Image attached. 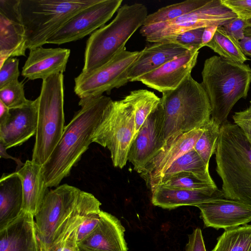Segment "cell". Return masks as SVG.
Instances as JSON below:
<instances>
[{
    "instance_id": "1",
    "label": "cell",
    "mask_w": 251,
    "mask_h": 251,
    "mask_svg": "<svg viewBox=\"0 0 251 251\" xmlns=\"http://www.w3.org/2000/svg\"><path fill=\"white\" fill-rule=\"evenodd\" d=\"M112 99L104 95L80 99V109L65 126L61 138L42 165L49 187L59 186L92 143L95 131Z\"/></svg>"
},
{
    "instance_id": "2",
    "label": "cell",
    "mask_w": 251,
    "mask_h": 251,
    "mask_svg": "<svg viewBox=\"0 0 251 251\" xmlns=\"http://www.w3.org/2000/svg\"><path fill=\"white\" fill-rule=\"evenodd\" d=\"M215 154L224 198L251 205V143L236 125L221 126Z\"/></svg>"
},
{
    "instance_id": "3",
    "label": "cell",
    "mask_w": 251,
    "mask_h": 251,
    "mask_svg": "<svg viewBox=\"0 0 251 251\" xmlns=\"http://www.w3.org/2000/svg\"><path fill=\"white\" fill-rule=\"evenodd\" d=\"M202 84L211 107V118L219 125L227 121L236 102L246 99L251 84V68L214 55L206 59L201 72Z\"/></svg>"
},
{
    "instance_id": "4",
    "label": "cell",
    "mask_w": 251,
    "mask_h": 251,
    "mask_svg": "<svg viewBox=\"0 0 251 251\" xmlns=\"http://www.w3.org/2000/svg\"><path fill=\"white\" fill-rule=\"evenodd\" d=\"M165 142L169 139L202 128L210 120L211 107L201 83L188 75L176 89L162 93Z\"/></svg>"
},
{
    "instance_id": "5",
    "label": "cell",
    "mask_w": 251,
    "mask_h": 251,
    "mask_svg": "<svg viewBox=\"0 0 251 251\" xmlns=\"http://www.w3.org/2000/svg\"><path fill=\"white\" fill-rule=\"evenodd\" d=\"M148 9L143 4H125L108 24L96 30L87 40L81 73L88 74L100 68L125 48L136 31L143 25Z\"/></svg>"
},
{
    "instance_id": "6",
    "label": "cell",
    "mask_w": 251,
    "mask_h": 251,
    "mask_svg": "<svg viewBox=\"0 0 251 251\" xmlns=\"http://www.w3.org/2000/svg\"><path fill=\"white\" fill-rule=\"evenodd\" d=\"M99 0H20L19 11L27 49L42 47L80 11Z\"/></svg>"
},
{
    "instance_id": "7",
    "label": "cell",
    "mask_w": 251,
    "mask_h": 251,
    "mask_svg": "<svg viewBox=\"0 0 251 251\" xmlns=\"http://www.w3.org/2000/svg\"><path fill=\"white\" fill-rule=\"evenodd\" d=\"M64 76L43 80L38 100V122L31 160L43 165L59 142L65 128Z\"/></svg>"
},
{
    "instance_id": "8",
    "label": "cell",
    "mask_w": 251,
    "mask_h": 251,
    "mask_svg": "<svg viewBox=\"0 0 251 251\" xmlns=\"http://www.w3.org/2000/svg\"><path fill=\"white\" fill-rule=\"evenodd\" d=\"M135 132L133 107L125 99L112 101L105 109L92 138L110 151L113 166L124 168Z\"/></svg>"
},
{
    "instance_id": "9",
    "label": "cell",
    "mask_w": 251,
    "mask_h": 251,
    "mask_svg": "<svg viewBox=\"0 0 251 251\" xmlns=\"http://www.w3.org/2000/svg\"><path fill=\"white\" fill-rule=\"evenodd\" d=\"M81 190L64 184L49 190L35 216L42 251H49L61 227L75 209Z\"/></svg>"
},
{
    "instance_id": "10",
    "label": "cell",
    "mask_w": 251,
    "mask_h": 251,
    "mask_svg": "<svg viewBox=\"0 0 251 251\" xmlns=\"http://www.w3.org/2000/svg\"><path fill=\"white\" fill-rule=\"evenodd\" d=\"M237 15L221 0H210L199 9L166 23L142 26L141 34L148 42H161L190 30L223 26Z\"/></svg>"
},
{
    "instance_id": "11",
    "label": "cell",
    "mask_w": 251,
    "mask_h": 251,
    "mask_svg": "<svg viewBox=\"0 0 251 251\" xmlns=\"http://www.w3.org/2000/svg\"><path fill=\"white\" fill-rule=\"evenodd\" d=\"M139 54V51L124 48L97 69L88 74L81 73L75 78V93L81 99L103 95L126 85L129 82L127 71Z\"/></svg>"
},
{
    "instance_id": "12",
    "label": "cell",
    "mask_w": 251,
    "mask_h": 251,
    "mask_svg": "<svg viewBox=\"0 0 251 251\" xmlns=\"http://www.w3.org/2000/svg\"><path fill=\"white\" fill-rule=\"evenodd\" d=\"M122 0L99 1L75 14L47 41L61 45L81 39L105 25L121 7Z\"/></svg>"
},
{
    "instance_id": "13",
    "label": "cell",
    "mask_w": 251,
    "mask_h": 251,
    "mask_svg": "<svg viewBox=\"0 0 251 251\" xmlns=\"http://www.w3.org/2000/svg\"><path fill=\"white\" fill-rule=\"evenodd\" d=\"M164 121L163 108L160 101L147 118L132 141L128 160L139 174L166 143Z\"/></svg>"
},
{
    "instance_id": "14",
    "label": "cell",
    "mask_w": 251,
    "mask_h": 251,
    "mask_svg": "<svg viewBox=\"0 0 251 251\" xmlns=\"http://www.w3.org/2000/svg\"><path fill=\"white\" fill-rule=\"evenodd\" d=\"M202 132V128L195 129L166 141L162 149L140 173L151 190L156 185L163 173L174 161L194 148Z\"/></svg>"
},
{
    "instance_id": "15",
    "label": "cell",
    "mask_w": 251,
    "mask_h": 251,
    "mask_svg": "<svg viewBox=\"0 0 251 251\" xmlns=\"http://www.w3.org/2000/svg\"><path fill=\"white\" fill-rule=\"evenodd\" d=\"M205 227L226 229L251 222V205L225 198L196 206Z\"/></svg>"
},
{
    "instance_id": "16",
    "label": "cell",
    "mask_w": 251,
    "mask_h": 251,
    "mask_svg": "<svg viewBox=\"0 0 251 251\" xmlns=\"http://www.w3.org/2000/svg\"><path fill=\"white\" fill-rule=\"evenodd\" d=\"M199 50L188 51L140 77L138 81L162 93L177 88L191 74Z\"/></svg>"
},
{
    "instance_id": "17",
    "label": "cell",
    "mask_w": 251,
    "mask_h": 251,
    "mask_svg": "<svg viewBox=\"0 0 251 251\" xmlns=\"http://www.w3.org/2000/svg\"><path fill=\"white\" fill-rule=\"evenodd\" d=\"M38 122V100L9 109L5 124L0 126V143L6 149L22 145L35 135Z\"/></svg>"
},
{
    "instance_id": "18",
    "label": "cell",
    "mask_w": 251,
    "mask_h": 251,
    "mask_svg": "<svg viewBox=\"0 0 251 251\" xmlns=\"http://www.w3.org/2000/svg\"><path fill=\"white\" fill-rule=\"evenodd\" d=\"M0 251H42L33 215L22 210L0 228Z\"/></svg>"
},
{
    "instance_id": "19",
    "label": "cell",
    "mask_w": 251,
    "mask_h": 251,
    "mask_svg": "<svg viewBox=\"0 0 251 251\" xmlns=\"http://www.w3.org/2000/svg\"><path fill=\"white\" fill-rule=\"evenodd\" d=\"M125 231L118 218L101 210L96 228L77 245L79 251H128Z\"/></svg>"
},
{
    "instance_id": "20",
    "label": "cell",
    "mask_w": 251,
    "mask_h": 251,
    "mask_svg": "<svg viewBox=\"0 0 251 251\" xmlns=\"http://www.w3.org/2000/svg\"><path fill=\"white\" fill-rule=\"evenodd\" d=\"M22 75L30 80H44L65 71L70 50L64 48L37 47L29 50Z\"/></svg>"
},
{
    "instance_id": "21",
    "label": "cell",
    "mask_w": 251,
    "mask_h": 251,
    "mask_svg": "<svg viewBox=\"0 0 251 251\" xmlns=\"http://www.w3.org/2000/svg\"><path fill=\"white\" fill-rule=\"evenodd\" d=\"M151 43L139 51L138 56L128 69L127 76L129 82L138 81L141 76L189 51L172 42Z\"/></svg>"
},
{
    "instance_id": "22",
    "label": "cell",
    "mask_w": 251,
    "mask_h": 251,
    "mask_svg": "<svg viewBox=\"0 0 251 251\" xmlns=\"http://www.w3.org/2000/svg\"><path fill=\"white\" fill-rule=\"evenodd\" d=\"M151 202L154 206L172 209L182 206H195L224 198L218 188L193 190L157 185L151 190Z\"/></svg>"
},
{
    "instance_id": "23",
    "label": "cell",
    "mask_w": 251,
    "mask_h": 251,
    "mask_svg": "<svg viewBox=\"0 0 251 251\" xmlns=\"http://www.w3.org/2000/svg\"><path fill=\"white\" fill-rule=\"evenodd\" d=\"M20 177L23 189L22 210L29 213L34 217L49 191L44 175L42 165L27 160L16 171Z\"/></svg>"
},
{
    "instance_id": "24",
    "label": "cell",
    "mask_w": 251,
    "mask_h": 251,
    "mask_svg": "<svg viewBox=\"0 0 251 251\" xmlns=\"http://www.w3.org/2000/svg\"><path fill=\"white\" fill-rule=\"evenodd\" d=\"M26 50L21 17L8 18L0 14V66L9 58L25 56Z\"/></svg>"
},
{
    "instance_id": "25",
    "label": "cell",
    "mask_w": 251,
    "mask_h": 251,
    "mask_svg": "<svg viewBox=\"0 0 251 251\" xmlns=\"http://www.w3.org/2000/svg\"><path fill=\"white\" fill-rule=\"evenodd\" d=\"M23 201L22 182L16 172L3 174L0 180V228L19 215Z\"/></svg>"
},
{
    "instance_id": "26",
    "label": "cell",
    "mask_w": 251,
    "mask_h": 251,
    "mask_svg": "<svg viewBox=\"0 0 251 251\" xmlns=\"http://www.w3.org/2000/svg\"><path fill=\"white\" fill-rule=\"evenodd\" d=\"M101 204L93 195L81 191L75 209L61 227L49 251H57L61 249L69 235L78 229L89 214L101 210Z\"/></svg>"
},
{
    "instance_id": "27",
    "label": "cell",
    "mask_w": 251,
    "mask_h": 251,
    "mask_svg": "<svg viewBox=\"0 0 251 251\" xmlns=\"http://www.w3.org/2000/svg\"><path fill=\"white\" fill-rule=\"evenodd\" d=\"M183 172L192 173L204 182L215 184L210 175L209 166L204 163L193 148L174 161L163 173L154 187L161 181Z\"/></svg>"
},
{
    "instance_id": "28",
    "label": "cell",
    "mask_w": 251,
    "mask_h": 251,
    "mask_svg": "<svg viewBox=\"0 0 251 251\" xmlns=\"http://www.w3.org/2000/svg\"><path fill=\"white\" fill-rule=\"evenodd\" d=\"M206 46L228 61L244 64L250 60L242 52L239 41L227 32L223 26H218L213 38Z\"/></svg>"
},
{
    "instance_id": "29",
    "label": "cell",
    "mask_w": 251,
    "mask_h": 251,
    "mask_svg": "<svg viewBox=\"0 0 251 251\" xmlns=\"http://www.w3.org/2000/svg\"><path fill=\"white\" fill-rule=\"evenodd\" d=\"M124 98L132 106L134 112V140L147 118L160 103L161 98L154 92L146 89L132 91Z\"/></svg>"
},
{
    "instance_id": "30",
    "label": "cell",
    "mask_w": 251,
    "mask_h": 251,
    "mask_svg": "<svg viewBox=\"0 0 251 251\" xmlns=\"http://www.w3.org/2000/svg\"><path fill=\"white\" fill-rule=\"evenodd\" d=\"M211 251H251V225L225 229Z\"/></svg>"
},
{
    "instance_id": "31",
    "label": "cell",
    "mask_w": 251,
    "mask_h": 251,
    "mask_svg": "<svg viewBox=\"0 0 251 251\" xmlns=\"http://www.w3.org/2000/svg\"><path fill=\"white\" fill-rule=\"evenodd\" d=\"M209 0H187L162 7L148 15L145 20L143 26H148L172 21L199 9Z\"/></svg>"
},
{
    "instance_id": "32",
    "label": "cell",
    "mask_w": 251,
    "mask_h": 251,
    "mask_svg": "<svg viewBox=\"0 0 251 251\" xmlns=\"http://www.w3.org/2000/svg\"><path fill=\"white\" fill-rule=\"evenodd\" d=\"M220 127L221 125L211 118L202 127L203 132L194 147V150L208 166L211 156L216 151Z\"/></svg>"
},
{
    "instance_id": "33",
    "label": "cell",
    "mask_w": 251,
    "mask_h": 251,
    "mask_svg": "<svg viewBox=\"0 0 251 251\" xmlns=\"http://www.w3.org/2000/svg\"><path fill=\"white\" fill-rule=\"evenodd\" d=\"M157 185L193 190L217 188L216 184H212L204 182L193 174L184 172L176 174L166 180L161 181Z\"/></svg>"
},
{
    "instance_id": "34",
    "label": "cell",
    "mask_w": 251,
    "mask_h": 251,
    "mask_svg": "<svg viewBox=\"0 0 251 251\" xmlns=\"http://www.w3.org/2000/svg\"><path fill=\"white\" fill-rule=\"evenodd\" d=\"M0 101L12 109L25 106L30 100L25 97L23 82L17 80L0 89Z\"/></svg>"
},
{
    "instance_id": "35",
    "label": "cell",
    "mask_w": 251,
    "mask_h": 251,
    "mask_svg": "<svg viewBox=\"0 0 251 251\" xmlns=\"http://www.w3.org/2000/svg\"><path fill=\"white\" fill-rule=\"evenodd\" d=\"M204 28H200L183 32L161 42H172L183 47L189 51L199 50L201 47V37Z\"/></svg>"
},
{
    "instance_id": "36",
    "label": "cell",
    "mask_w": 251,
    "mask_h": 251,
    "mask_svg": "<svg viewBox=\"0 0 251 251\" xmlns=\"http://www.w3.org/2000/svg\"><path fill=\"white\" fill-rule=\"evenodd\" d=\"M19 62L17 58L10 57L0 66V89L18 80L20 75Z\"/></svg>"
},
{
    "instance_id": "37",
    "label": "cell",
    "mask_w": 251,
    "mask_h": 251,
    "mask_svg": "<svg viewBox=\"0 0 251 251\" xmlns=\"http://www.w3.org/2000/svg\"><path fill=\"white\" fill-rule=\"evenodd\" d=\"M101 210L89 214L84 219L77 231V245L86 238L96 228L100 219Z\"/></svg>"
},
{
    "instance_id": "38",
    "label": "cell",
    "mask_w": 251,
    "mask_h": 251,
    "mask_svg": "<svg viewBox=\"0 0 251 251\" xmlns=\"http://www.w3.org/2000/svg\"><path fill=\"white\" fill-rule=\"evenodd\" d=\"M238 17L244 20L251 19V0H221Z\"/></svg>"
},
{
    "instance_id": "39",
    "label": "cell",
    "mask_w": 251,
    "mask_h": 251,
    "mask_svg": "<svg viewBox=\"0 0 251 251\" xmlns=\"http://www.w3.org/2000/svg\"><path fill=\"white\" fill-rule=\"evenodd\" d=\"M232 119L251 143V105L244 110L235 112Z\"/></svg>"
},
{
    "instance_id": "40",
    "label": "cell",
    "mask_w": 251,
    "mask_h": 251,
    "mask_svg": "<svg viewBox=\"0 0 251 251\" xmlns=\"http://www.w3.org/2000/svg\"><path fill=\"white\" fill-rule=\"evenodd\" d=\"M223 27L227 32L239 41L245 36L244 32L247 25L246 20L237 17L223 25Z\"/></svg>"
},
{
    "instance_id": "41",
    "label": "cell",
    "mask_w": 251,
    "mask_h": 251,
    "mask_svg": "<svg viewBox=\"0 0 251 251\" xmlns=\"http://www.w3.org/2000/svg\"><path fill=\"white\" fill-rule=\"evenodd\" d=\"M185 251H206L201 229L196 228L188 235Z\"/></svg>"
},
{
    "instance_id": "42",
    "label": "cell",
    "mask_w": 251,
    "mask_h": 251,
    "mask_svg": "<svg viewBox=\"0 0 251 251\" xmlns=\"http://www.w3.org/2000/svg\"><path fill=\"white\" fill-rule=\"evenodd\" d=\"M77 229L74 231L67 238L62 248L57 251H79L76 243Z\"/></svg>"
},
{
    "instance_id": "43",
    "label": "cell",
    "mask_w": 251,
    "mask_h": 251,
    "mask_svg": "<svg viewBox=\"0 0 251 251\" xmlns=\"http://www.w3.org/2000/svg\"><path fill=\"white\" fill-rule=\"evenodd\" d=\"M218 27V26L213 25L207 26L204 28L201 37L202 48L206 46L211 41Z\"/></svg>"
},
{
    "instance_id": "44",
    "label": "cell",
    "mask_w": 251,
    "mask_h": 251,
    "mask_svg": "<svg viewBox=\"0 0 251 251\" xmlns=\"http://www.w3.org/2000/svg\"><path fill=\"white\" fill-rule=\"evenodd\" d=\"M239 45L244 55L251 57V36H245L239 41Z\"/></svg>"
},
{
    "instance_id": "45",
    "label": "cell",
    "mask_w": 251,
    "mask_h": 251,
    "mask_svg": "<svg viewBox=\"0 0 251 251\" xmlns=\"http://www.w3.org/2000/svg\"><path fill=\"white\" fill-rule=\"evenodd\" d=\"M6 149L3 146V145L0 143V158H4L6 159H11L12 160H14L17 164V168L16 169V171H18L24 165V163H23L20 159L15 158L12 156L9 155L7 152H6Z\"/></svg>"
},
{
    "instance_id": "46",
    "label": "cell",
    "mask_w": 251,
    "mask_h": 251,
    "mask_svg": "<svg viewBox=\"0 0 251 251\" xmlns=\"http://www.w3.org/2000/svg\"><path fill=\"white\" fill-rule=\"evenodd\" d=\"M9 115V109L0 101V126L4 125Z\"/></svg>"
},
{
    "instance_id": "47",
    "label": "cell",
    "mask_w": 251,
    "mask_h": 251,
    "mask_svg": "<svg viewBox=\"0 0 251 251\" xmlns=\"http://www.w3.org/2000/svg\"><path fill=\"white\" fill-rule=\"evenodd\" d=\"M245 35L251 36V27H248L245 30Z\"/></svg>"
},
{
    "instance_id": "48",
    "label": "cell",
    "mask_w": 251,
    "mask_h": 251,
    "mask_svg": "<svg viewBox=\"0 0 251 251\" xmlns=\"http://www.w3.org/2000/svg\"><path fill=\"white\" fill-rule=\"evenodd\" d=\"M246 23L248 27H251V19L246 20Z\"/></svg>"
},
{
    "instance_id": "49",
    "label": "cell",
    "mask_w": 251,
    "mask_h": 251,
    "mask_svg": "<svg viewBox=\"0 0 251 251\" xmlns=\"http://www.w3.org/2000/svg\"><path fill=\"white\" fill-rule=\"evenodd\" d=\"M250 103H251V100L250 101Z\"/></svg>"
}]
</instances>
